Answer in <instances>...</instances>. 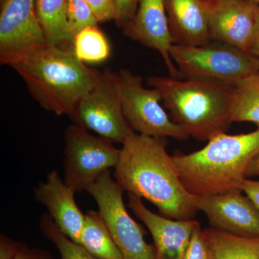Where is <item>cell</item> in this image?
I'll return each instance as SVG.
<instances>
[{
  "instance_id": "6da1fadb",
  "label": "cell",
  "mask_w": 259,
  "mask_h": 259,
  "mask_svg": "<svg viewBox=\"0 0 259 259\" xmlns=\"http://www.w3.org/2000/svg\"><path fill=\"white\" fill-rule=\"evenodd\" d=\"M122 145L115 178L124 191L154 204L163 217L194 219L198 211L195 199L186 190L167 152V138L134 133Z\"/></svg>"
},
{
  "instance_id": "7a4b0ae2",
  "label": "cell",
  "mask_w": 259,
  "mask_h": 259,
  "mask_svg": "<svg viewBox=\"0 0 259 259\" xmlns=\"http://www.w3.org/2000/svg\"><path fill=\"white\" fill-rule=\"evenodd\" d=\"M259 156V127L248 134L221 133L199 151H175L174 162L182 184L194 197L242 193L252 162Z\"/></svg>"
},
{
  "instance_id": "3957f363",
  "label": "cell",
  "mask_w": 259,
  "mask_h": 259,
  "mask_svg": "<svg viewBox=\"0 0 259 259\" xmlns=\"http://www.w3.org/2000/svg\"><path fill=\"white\" fill-rule=\"evenodd\" d=\"M11 67L42 108L71 119L100 72L79 60L73 47L48 44L30 51Z\"/></svg>"
},
{
  "instance_id": "277c9868",
  "label": "cell",
  "mask_w": 259,
  "mask_h": 259,
  "mask_svg": "<svg viewBox=\"0 0 259 259\" xmlns=\"http://www.w3.org/2000/svg\"><path fill=\"white\" fill-rule=\"evenodd\" d=\"M147 82L159 92L170 118L189 137L208 141L216 135L226 133L233 123V85L171 76H151Z\"/></svg>"
},
{
  "instance_id": "5b68a950",
  "label": "cell",
  "mask_w": 259,
  "mask_h": 259,
  "mask_svg": "<svg viewBox=\"0 0 259 259\" xmlns=\"http://www.w3.org/2000/svg\"><path fill=\"white\" fill-rule=\"evenodd\" d=\"M170 56L180 78L218 81L235 86L259 72L257 58L226 42L212 41L197 47L172 45Z\"/></svg>"
},
{
  "instance_id": "8992f818",
  "label": "cell",
  "mask_w": 259,
  "mask_h": 259,
  "mask_svg": "<svg viewBox=\"0 0 259 259\" xmlns=\"http://www.w3.org/2000/svg\"><path fill=\"white\" fill-rule=\"evenodd\" d=\"M72 120L112 143L122 144L136 133L122 110L119 73L109 67L100 71L96 84L80 101Z\"/></svg>"
},
{
  "instance_id": "52a82bcc",
  "label": "cell",
  "mask_w": 259,
  "mask_h": 259,
  "mask_svg": "<svg viewBox=\"0 0 259 259\" xmlns=\"http://www.w3.org/2000/svg\"><path fill=\"white\" fill-rule=\"evenodd\" d=\"M87 191L98 205V212L120 250L123 259H156L154 245L144 240L146 231L130 216L124 204V190L104 172Z\"/></svg>"
},
{
  "instance_id": "ba28073f",
  "label": "cell",
  "mask_w": 259,
  "mask_h": 259,
  "mask_svg": "<svg viewBox=\"0 0 259 259\" xmlns=\"http://www.w3.org/2000/svg\"><path fill=\"white\" fill-rule=\"evenodd\" d=\"M64 182L75 192L87 190L104 172L117 166L120 149L79 125L65 132Z\"/></svg>"
},
{
  "instance_id": "9c48e42d",
  "label": "cell",
  "mask_w": 259,
  "mask_h": 259,
  "mask_svg": "<svg viewBox=\"0 0 259 259\" xmlns=\"http://www.w3.org/2000/svg\"><path fill=\"white\" fill-rule=\"evenodd\" d=\"M119 76L122 110L134 131L151 137L189 139L161 107V95L156 89L145 88L144 79L129 69H121Z\"/></svg>"
},
{
  "instance_id": "30bf717a",
  "label": "cell",
  "mask_w": 259,
  "mask_h": 259,
  "mask_svg": "<svg viewBox=\"0 0 259 259\" xmlns=\"http://www.w3.org/2000/svg\"><path fill=\"white\" fill-rule=\"evenodd\" d=\"M0 13V63L11 66L47 44L37 19L36 0H3Z\"/></svg>"
},
{
  "instance_id": "8fae6325",
  "label": "cell",
  "mask_w": 259,
  "mask_h": 259,
  "mask_svg": "<svg viewBox=\"0 0 259 259\" xmlns=\"http://www.w3.org/2000/svg\"><path fill=\"white\" fill-rule=\"evenodd\" d=\"M212 41L226 42L249 53L259 5L250 0H207Z\"/></svg>"
},
{
  "instance_id": "7c38bea8",
  "label": "cell",
  "mask_w": 259,
  "mask_h": 259,
  "mask_svg": "<svg viewBox=\"0 0 259 259\" xmlns=\"http://www.w3.org/2000/svg\"><path fill=\"white\" fill-rule=\"evenodd\" d=\"M211 228L244 238H259V209L242 193L194 197Z\"/></svg>"
},
{
  "instance_id": "4fadbf2b",
  "label": "cell",
  "mask_w": 259,
  "mask_h": 259,
  "mask_svg": "<svg viewBox=\"0 0 259 259\" xmlns=\"http://www.w3.org/2000/svg\"><path fill=\"white\" fill-rule=\"evenodd\" d=\"M122 32L131 40L160 53L171 77L180 79L170 56L173 44L164 0H140L136 15Z\"/></svg>"
},
{
  "instance_id": "5bb4252c",
  "label": "cell",
  "mask_w": 259,
  "mask_h": 259,
  "mask_svg": "<svg viewBox=\"0 0 259 259\" xmlns=\"http://www.w3.org/2000/svg\"><path fill=\"white\" fill-rule=\"evenodd\" d=\"M127 205L152 235L156 259H183L194 228L199 224L197 221H177L153 213L141 197L129 192Z\"/></svg>"
},
{
  "instance_id": "9a60e30c",
  "label": "cell",
  "mask_w": 259,
  "mask_h": 259,
  "mask_svg": "<svg viewBox=\"0 0 259 259\" xmlns=\"http://www.w3.org/2000/svg\"><path fill=\"white\" fill-rule=\"evenodd\" d=\"M37 202L44 204L59 230L71 241L80 244L85 214L76 205L75 191L65 183L56 171L34 189Z\"/></svg>"
},
{
  "instance_id": "2e32d148",
  "label": "cell",
  "mask_w": 259,
  "mask_h": 259,
  "mask_svg": "<svg viewBox=\"0 0 259 259\" xmlns=\"http://www.w3.org/2000/svg\"><path fill=\"white\" fill-rule=\"evenodd\" d=\"M172 44L197 47L212 42L207 0H164Z\"/></svg>"
},
{
  "instance_id": "e0dca14e",
  "label": "cell",
  "mask_w": 259,
  "mask_h": 259,
  "mask_svg": "<svg viewBox=\"0 0 259 259\" xmlns=\"http://www.w3.org/2000/svg\"><path fill=\"white\" fill-rule=\"evenodd\" d=\"M211 259H259V238H244L210 228L203 230Z\"/></svg>"
},
{
  "instance_id": "ac0fdd59",
  "label": "cell",
  "mask_w": 259,
  "mask_h": 259,
  "mask_svg": "<svg viewBox=\"0 0 259 259\" xmlns=\"http://www.w3.org/2000/svg\"><path fill=\"white\" fill-rule=\"evenodd\" d=\"M67 3L68 0H36L37 19L48 44L73 47L66 19Z\"/></svg>"
},
{
  "instance_id": "d6986e66",
  "label": "cell",
  "mask_w": 259,
  "mask_h": 259,
  "mask_svg": "<svg viewBox=\"0 0 259 259\" xmlns=\"http://www.w3.org/2000/svg\"><path fill=\"white\" fill-rule=\"evenodd\" d=\"M79 245L98 259H123L99 212L85 214Z\"/></svg>"
},
{
  "instance_id": "ffe728a7",
  "label": "cell",
  "mask_w": 259,
  "mask_h": 259,
  "mask_svg": "<svg viewBox=\"0 0 259 259\" xmlns=\"http://www.w3.org/2000/svg\"><path fill=\"white\" fill-rule=\"evenodd\" d=\"M231 120L233 122H253L259 127V72L235 85Z\"/></svg>"
},
{
  "instance_id": "44dd1931",
  "label": "cell",
  "mask_w": 259,
  "mask_h": 259,
  "mask_svg": "<svg viewBox=\"0 0 259 259\" xmlns=\"http://www.w3.org/2000/svg\"><path fill=\"white\" fill-rule=\"evenodd\" d=\"M73 50L79 60L90 64L103 62L110 54V44L98 25L89 27L76 34Z\"/></svg>"
},
{
  "instance_id": "7402d4cb",
  "label": "cell",
  "mask_w": 259,
  "mask_h": 259,
  "mask_svg": "<svg viewBox=\"0 0 259 259\" xmlns=\"http://www.w3.org/2000/svg\"><path fill=\"white\" fill-rule=\"evenodd\" d=\"M44 234L57 247L61 259H98L81 245L69 239L58 228L49 214H44L40 221Z\"/></svg>"
},
{
  "instance_id": "603a6c76",
  "label": "cell",
  "mask_w": 259,
  "mask_h": 259,
  "mask_svg": "<svg viewBox=\"0 0 259 259\" xmlns=\"http://www.w3.org/2000/svg\"><path fill=\"white\" fill-rule=\"evenodd\" d=\"M66 19L71 37L89 27L97 26L98 20L86 0H68Z\"/></svg>"
},
{
  "instance_id": "cb8c5ba5",
  "label": "cell",
  "mask_w": 259,
  "mask_h": 259,
  "mask_svg": "<svg viewBox=\"0 0 259 259\" xmlns=\"http://www.w3.org/2000/svg\"><path fill=\"white\" fill-rule=\"evenodd\" d=\"M183 259H211L208 244L199 223L194 228Z\"/></svg>"
},
{
  "instance_id": "d4e9b609",
  "label": "cell",
  "mask_w": 259,
  "mask_h": 259,
  "mask_svg": "<svg viewBox=\"0 0 259 259\" xmlns=\"http://www.w3.org/2000/svg\"><path fill=\"white\" fill-rule=\"evenodd\" d=\"M1 259H49L44 252L29 250L20 245L2 239Z\"/></svg>"
},
{
  "instance_id": "484cf974",
  "label": "cell",
  "mask_w": 259,
  "mask_h": 259,
  "mask_svg": "<svg viewBox=\"0 0 259 259\" xmlns=\"http://www.w3.org/2000/svg\"><path fill=\"white\" fill-rule=\"evenodd\" d=\"M140 0H114L115 18L117 28L123 29L134 19Z\"/></svg>"
},
{
  "instance_id": "4316f807",
  "label": "cell",
  "mask_w": 259,
  "mask_h": 259,
  "mask_svg": "<svg viewBox=\"0 0 259 259\" xmlns=\"http://www.w3.org/2000/svg\"><path fill=\"white\" fill-rule=\"evenodd\" d=\"M93 10L99 23L114 20L115 3L114 0H86Z\"/></svg>"
},
{
  "instance_id": "83f0119b",
  "label": "cell",
  "mask_w": 259,
  "mask_h": 259,
  "mask_svg": "<svg viewBox=\"0 0 259 259\" xmlns=\"http://www.w3.org/2000/svg\"><path fill=\"white\" fill-rule=\"evenodd\" d=\"M243 192L259 209V181L245 179L243 182Z\"/></svg>"
},
{
  "instance_id": "f1b7e54d",
  "label": "cell",
  "mask_w": 259,
  "mask_h": 259,
  "mask_svg": "<svg viewBox=\"0 0 259 259\" xmlns=\"http://www.w3.org/2000/svg\"><path fill=\"white\" fill-rule=\"evenodd\" d=\"M250 55L259 58V11L257 17L256 26H255L254 37L249 50Z\"/></svg>"
},
{
  "instance_id": "f546056e",
  "label": "cell",
  "mask_w": 259,
  "mask_h": 259,
  "mask_svg": "<svg viewBox=\"0 0 259 259\" xmlns=\"http://www.w3.org/2000/svg\"><path fill=\"white\" fill-rule=\"evenodd\" d=\"M259 176V156L255 158L254 161L252 162L249 168H248V172H247L246 177H253Z\"/></svg>"
},
{
  "instance_id": "4dcf8cb0",
  "label": "cell",
  "mask_w": 259,
  "mask_h": 259,
  "mask_svg": "<svg viewBox=\"0 0 259 259\" xmlns=\"http://www.w3.org/2000/svg\"><path fill=\"white\" fill-rule=\"evenodd\" d=\"M257 68H258L259 71V58H257Z\"/></svg>"
},
{
  "instance_id": "1f68e13d",
  "label": "cell",
  "mask_w": 259,
  "mask_h": 259,
  "mask_svg": "<svg viewBox=\"0 0 259 259\" xmlns=\"http://www.w3.org/2000/svg\"><path fill=\"white\" fill-rule=\"evenodd\" d=\"M250 1L254 2V3H257V4L259 5V0H250Z\"/></svg>"
},
{
  "instance_id": "d6a6232c",
  "label": "cell",
  "mask_w": 259,
  "mask_h": 259,
  "mask_svg": "<svg viewBox=\"0 0 259 259\" xmlns=\"http://www.w3.org/2000/svg\"><path fill=\"white\" fill-rule=\"evenodd\" d=\"M0 1H1V3H2V2H3V0H0Z\"/></svg>"
}]
</instances>
